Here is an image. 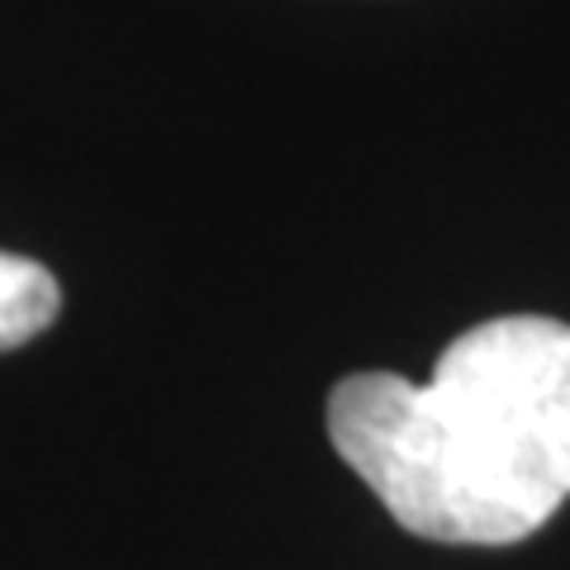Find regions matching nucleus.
Listing matches in <instances>:
<instances>
[{
	"label": "nucleus",
	"instance_id": "nucleus-1",
	"mask_svg": "<svg viewBox=\"0 0 570 570\" xmlns=\"http://www.w3.org/2000/svg\"><path fill=\"white\" fill-rule=\"evenodd\" d=\"M328 438L404 532L509 547L570 499V328L509 314L452 337L433 381L356 371Z\"/></svg>",
	"mask_w": 570,
	"mask_h": 570
},
{
	"label": "nucleus",
	"instance_id": "nucleus-2",
	"mask_svg": "<svg viewBox=\"0 0 570 570\" xmlns=\"http://www.w3.org/2000/svg\"><path fill=\"white\" fill-rule=\"evenodd\" d=\"M62 309V291L48 266L0 253V352L24 347Z\"/></svg>",
	"mask_w": 570,
	"mask_h": 570
}]
</instances>
